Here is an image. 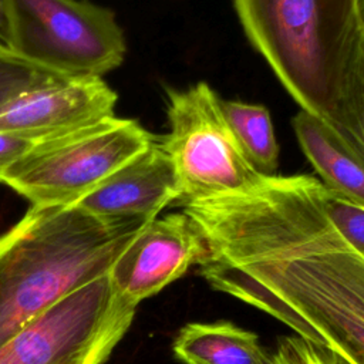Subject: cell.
I'll return each instance as SVG.
<instances>
[{
  "instance_id": "30bf717a",
  "label": "cell",
  "mask_w": 364,
  "mask_h": 364,
  "mask_svg": "<svg viewBox=\"0 0 364 364\" xmlns=\"http://www.w3.org/2000/svg\"><path fill=\"white\" fill-rule=\"evenodd\" d=\"M181 189L169 156L152 142L114 171L77 206L107 220H152L178 203Z\"/></svg>"
},
{
  "instance_id": "d6986e66",
  "label": "cell",
  "mask_w": 364,
  "mask_h": 364,
  "mask_svg": "<svg viewBox=\"0 0 364 364\" xmlns=\"http://www.w3.org/2000/svg\"><path fill=\"white\" fill-rule=\"evenodd\" d=\"M350 58H351V63L354 64V67L357 68V71L364 78V26H361V24L355 34V40L353 44Z\"/></svg>"
},
{
  "instance_id": "5bb4252c",
  "label": "cell",
  "mask_w": 364,
  "mask_h": 364,
  "mask_svg": "<svg viewBox=\"0 0 364 364\" xmlns=\"http://www.w3.org/2000/svg\"><path fill=\"white\" fill-rule=\"evenodd\" d=\"M338 125L340 134L364 154V78L351 63V58L343 81Z\"/></svg>"
},
{
  "instance_id": "44dd1931",
  "label": "cell",
  "mask_w": 364,
  "mask_h": 364,
  "mask_svg": "<svg viewBox=\"0 0 364 364\" xmlns=\"http://www.w3.org/2000/svg\"><path fill=\"white\" fill-rule=\"evenodd\" d=\"M358 20H360V24L364 26V0L358 1Z\"/></svg>"
},
{
  "instance_id": "4fadbf2b",
  "label": "cell",
  "mask_w": 364,
  "mask_h": 364,
  "mask_svg": "<svg viewBox=\"0 0 364 364\" xmlns=\"http://www.w3.org/2000/svg\"><path fill=\"white\" fill-rule=\"evenodd\" d=\"M220 109L247 161L262 175H274L279 146L266 107L220 98Z\"/></svg>"
},
{
  "instance_id": "7c38bea8",
  "label": "cell",
  "mask_w": 364,
  "mask_h": 364,
  "mask_svg": "<svg viewBox=\"0 0 364 364\" xmlns=\"http://www.w3.org/2000/svg\"><path fill=\"white\" fill-rule=\"evenodd\" d=\"M172 350L183 364H273L253 331L229 321L189 323L179 330Z\"/></svg>"
},
{
  "instance_id": "6da1fadb",
  "label": "cell",
  "mask_w": 364,
  "mask_h": 364,
  "mask_svg": "<svg viewBox=\"0 0 364 364\" xmlns=\"http://www.w3.org/2000/svg\"><path fill=\"white\" fill-rule=\"evenodd\" d=\"M314 176L181 203L208 246L200 274L341 358L364 364V256L323 209Z\"/></svg>"
},
{
  "instance_id": "8fae6325",
  "label": "cell",
  "mask_w": 364,
  "mask_h": 364,
  "mask_svg": "<svg viewBox=\"0 0 364 364\" xmlns=\"http://www.w3.org/2000/svg\"><path fill=\"white\" fill-rule=\"evenodd\" d=\"M291 127L323 185L364 206V154L326 121L306 109L300 108L291 119Z\"/></svg>"
},
{
  "instance_id": "8992f818",
  "label": "cell",
  "mask_w": 364,
  "mask_h": 364,
  "mask_svg": "<svg viewBox=\"0 0 364 364\" xmlns=\"http://www.w3.org/2000/svg\"><path fill=\"white\" fill-rule=\"evenodd\" d=\"M135 311L105 273L17 330L0 346V364H104Z\"/></svg>"
},
{
  "instance_id": "52a82bcc",
  "label": "cell",
  "mask_w": 364,
  "mask_h": 364,
  "mask_svg": "<svg viewBox=\"0 0 364 364\" xmlns=\"http://www.w3.org/2000/svg\"><path fill=\"white\" fill-rule=\"evenodd\" d=\"M169 132L159 145L169 156L181 199H202L243 192L257 185L259 173L245 156L220 109V97L199 81L185 90H168Z\"/></svg>"
},
{
  "instance_id": "ffe728a7",
  "label": "cell",
  "mask_w": 364,
  "mask_h": 364,
  "mask_svg": "<svg viewBox=\"0 0 364 364\" xmlns=\"http://www.w3.org/2000/svg\"><path fill=\"white\" fill-rule=\"evenodd\" d=\"M0 58H3V60H14L16 57L13 55V53L7 48V46H6V43H3L1 40H0ZM18 60V58H17Z\"/></svg>"
},
{
  "instance_id": "ba28073f",
  "label": "cell",
  "mask_w": 364,
  "mask_h": 364,
  "mask_svg": "<svg viewBox=\"0 0 364 364\" xmlns=\"http://www.w3.org/2000/svg\"><path fill=\"white\" fill-rule=\"evenodd\" d=\"M208 256L198 228L183 212L145 222L112 262L115 290L134 304L156 294Z\"/></svg>"
},
{
  "instance_id": "2e32d148",
  "label": "cell",
  "mask_w": 364,
  "mask_h": 364,
  "mask_svg": "<svg viewBox=\"0 0 364 364\" xmlns=\"http://www.w3.org/2000/svg\"><path fill=\"white\" fill-rule=\"evenodd\" d=\"M55 78L63 77L17 58H0V104L23 90L46 84Z\"/></svg>"
},
{
  "instance_id": "9c48e42d",
  "label": "cell",
  "mask_w": 364,
  "mask_h": 364,
  "mask_svg": "<svg viewBox=\"0 0 364 364\" xmlns=\"http://www.w3.org/2000/svg\"><path fill=\"white\" fill-rule=\"evenodd\" d=\"M117 100L102 77L55 78L3 101L0 131L48 139L114 117Z\"/></svg>"
},
{
  "instance_id": "7a4b0ae2",
  "label": "cell",
  "mask_w": 364,
  "mask_h": 364,
  "mask_svg": "<svg viewBox=\"0 0 364 364\" xmlns=\"http://www.w3.org/2000/svg\"><path fill=\"white\" fill-rule=\"evenodd\" d=\"M144 223L101 219L77 205L30 206L0 235V346L65 294L108 273Z\"/></svg>"
},
{
  "instance_id": "9a60e30c",
  "label": "cell",
  "mask_w": 364,
  "mask_h": 364,
  "mask_svg": "<svg viewBox=\"0 0 364 364\" xmlns=\"http://www.w3.org/2000/svg\"><path fill=\"white\" fill-rule=\"evenodd\" d=\"M323 209L344 240L364 256V206L324 186Z\"/></svg>"
},
{
  "instance_id": "3957f363",
  "label": "cell",
  "mask_w": 364,
  "mask_h": 364,
  "mask_svg": "<svg viewBox=\"0 0 364 364\" xmlns=\"http://www.w3.org/2000/svg\"><path fill=\"white\" fill-rule=\"evenodd\" d=\"M360 0H233L256 51L301 109L340 134L338 107Z\"/></svg>"
},
{
  "instance_id": "277c9868",
  "label": "cell",
  "mask_w": 364,
  "mask_h": 364,
  "mask_svg": "<svg viewBox=\"0 0 364 364\" xmlns=\"http://www.w3.org/2000/svg\"><path fill=\"white\" fill-rule=\"evenodd\" d=\"M13 55L63 78L102 77L124 61L114 13L87 0H1Z\"/></svg>"
},
{
  "instance_id": "5b68a950",
  "label": "cell",
  "mask_w": 364,
  "mask_h": 364,
  "mask_svg": "<svg viewBox=\"0 0 364 364\" xmlns=\"http://www.w3.org/2000/svg\"><path fill=\"white\" fill-rule=\"evenodd\" d=\"M152 142L155 136L138 121L114 115L38 141L0 182L31 206H74Z\"/></svg>"
},
{
  "instance_id": "e0dca14e",
  "label": "cell",
  "mask_w": 364,
  "mask_h": 364,
  "mask_svg": "<svg viewBox=\"0 0 364 364\" xmlns=\"http://www.w3.org/2000/svg\"><path fill=\"white\" fill-rule=\"evenodd\" d=\"M272 357L273 364H346L330 350L300 336L284 337Z\"/></svg>"
},
{
  "instance_id": "7402d4cb",
  "label": "cell",
  "mask_w": 364,
  "mask_h": 364,
  "mask_svg": "<svg viewBox=\"0 0 364 364\" xmlns=\"http://www.w3.org/2000/svg\"><path fill=\"white\" fill-rule=\"evenodd\" d=\"M0 14H1V0H0Z\"/></svg>"
},
{
  "instance_id": "ac0fdd59",
  "label": "cell",
  "mask_w": 364,
  "mask_h": 364,
  "mask_svg": "<svg viewBox=\"0 0 364 364\" xmlns=\"http://www.w3.org/2000/svg\"><path fill=\"white\" fill-rule=\"evenodd\" d=\"M38 141L0 131V179L16 161L24 156Z\"/></svg>"
}]
</instances>
